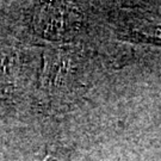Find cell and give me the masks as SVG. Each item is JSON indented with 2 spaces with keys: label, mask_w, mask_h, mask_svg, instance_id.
Wrapping results in <instances>:
<instances>
[{
  "label": "cell",
  "mask_w": 161,
  "mask_h": 161,
  "mask_svg": "<svg viewBox=\"0 0 161 161\" xmlns=\"http://www.w3.org/2000/svg\"><path fill=\"white\" fill-rule=\"evenodd\" d=\"M76 66L70 52L53 50L47 54L43 73L41 78V90L52 102H60L72 91L75 80Z\"/></svg>",
  "instance_id": "1"
},
{
  "label": "cell",
  "mask_w": 161,
  "mask_h": 161,
  "mask_svg": "<svg viewBox=\"0 0 161 161\" xmlns=\"http://www.w3.org/2000/svg\"><path fill=\"white\" fill-rule=\"evenodd\" d=\"M49 160H50V153H48V154L46 155V158H44L43 160H41V161H49Z\"/></svg>",
  "instance_id": "2"
}]
</instances>
